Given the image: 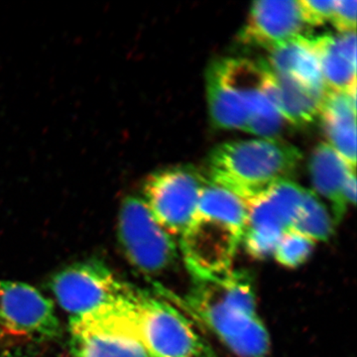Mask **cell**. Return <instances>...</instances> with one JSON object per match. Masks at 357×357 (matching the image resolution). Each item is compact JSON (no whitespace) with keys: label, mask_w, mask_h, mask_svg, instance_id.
I'll return each mask as SVG.
<instances>
[{"label":"cell","mask_w":357,"mask_h":357,"mask_svg":"<svg viewBox=\"0 0 357 357\" xmlns=\"http://www.w3.org/2000/svg\"><path fill=\"white\" fill-rule=\"evenodd\" d=\"M248 204L234 192L208 180L180 248L192 278H217L232 270L241 244Z\"/></svg>","instance_id":"obj_2"},{"label":"cell","mask_w":357,"mask_h":357,"mask_svg":"<svg viewBox=\"0 0 357 357\" xmlns=\"http://www.w3.org/2000/svg\"><path fill=\"white\" fill-rule=\"evenodd\" d=\"M50 287L59 306L69 312L70 318L112 304L131 289L96 260L75 263L61 270L54 275Z\"/></svg>","instance_id":"obj_9"},{"label":"cell","mask_w":357,"mask_h":357,"mask_svg":"<svg viewBox=\"0 0 357 357\" xmlns=\"http://www.w3.org/2000/svg\"><path fill=\"white\" fill-rule=\"evenodd\" d=\"M316 244L310 237L288 230L279 239L272 255L282 266L294 269L309 260Z\"/></svg>","instance_id":"obj_19"},{"label":"cell","mask_w":357,"mask_h":357,"mask_svg":"<svg viewBox=\"0 0 357 357\" xmlns=\"http://www.w3.org/2000/svg\"><path fill=\"white\" fill-rule=\"evenodd\" d=\"M328 91H344L356 83V31L312 37Z\"/></svg>","instance_id":"obj_15"},{"label":"cell","mask_w":357,"mask_h":357,"mask_svg":"<svg viewBox=\"0 0 357 357\" xmlns=\"http://www.w3.org/2000/svg\"><path fill=\"white\" fill-rule=\"evenodd\" d=\"M206 182L194 166L168 167L145 181L143 201L169 234L181 237L194 220Z\"/></svg>","instance_id":"obj_6"},{"label":"cell","mask_w":357,"mask_h":357,"mask_svg":"<svg viewBox=\"0 0 357 357\" xmlns=\"http://www.w3.org/2000/svg\"><path fill=\"white\" fill-rule=\"evenodd\" d=\"M344 197L347 206H354L356 199V176L352 172L345 182Z\"/></svg>","instance_id":"obj_22"},{"label":"cell","mask_w":357,"mask_h":357,"mask_svg":"<svg viewBox=\"0 0 357 357\" xmlns=\"http://www.w3.org/2000/svg\"><path fill=\"white\" fill-rule=\"evenodd\" d=\"M119 238L129 263L142 273H161L177 259L175 239L159 225L147 204L138 197L129 196L121 203Z\"/></svg>","instance_id":"obj_7"},{"label":"cell","mask_w":357,"mask_h":357,"mask_svg":"<svg viewBox=\"0 0 357 357\" xmlns=\"http://www.w3.org/2000/svg\"><path fill=\"white\" fill-rule=\"evenodd\" d=\"M206 96L211 121L217 128L248 131L250 112L245 95L225 69L222 59L206 70Z\"/></svg>","instance_id":"obj_12"},{"label":"cell","mask_w":357,"mask_h":357,"mask_svg":"<svg viewBox=\"0 0 357 357\" xmlns=\"http://www.w3.org/2000/svg\"><path fill=\"white\" fill-rule=\"evenodd\" d=\"M266 88L268 95L284 121L297 128L306 126L314 121L325 98L312 93L290 77L277 74L271 69Z\"/></svg>","instance_id":"obj_17"},{"label":"cell","mask_w":357,"mask_h":357,"mask_svg":"<svg viewBox=\"0 0 357 357\" xmlns=\"http://www.w3.org/2000/svg\"><path fill=\"white\" fill-rule=\"evenodd\" d=\"M304 194V188L284 180L246 203L248 217L241 244L249 255L264 259L273 253L280 237L292 229Z\"/></svg>","instance_id":"obj_8"},{"label":"cell","mask_w":357,"mask_h":357,"mask_svg":"<svg viewBox=\"0 0 357 357\" xmlns=\"http://www.w3.org/2000/svg\"><path fill=\"white\" fill-rule=\"evenodd\" d=\"M319 114L331 146L356 168V83L344 91H326Z\"/></svg>","instance_id":"obj_14"},{"label":"cell","mask_w":357,"mask_h":357,"mask_svg":"<svg viewBox=\"0 0 357 357\" xmlns=\"http://www.w3.org/2000/svg\"><path fill=\"white\" fill-rule=\"evenodd\" d=\"M307 25L299 0H258L251 4L239 38L244 44L269 49L295 37L305 36Z\"/></svg>","instance_id":"obj_11"},{"label":"cell","mask_w":357,"mask_h":357,"mask_svg":"<svg viewBox=\"0 0 357 357\" xmlns=\"http://www.w3.org/2000/svg\"><path fill=\"white\" fill-rule=\"evenodd\" d=\"M309 169L314 190L330 202L333 220L340 222L349 206L344 197L345 182L356 168L328 143L323 142L312 151Z\"/></svg>","instance_id":"obj_16"},{"label":"cell","mask_w":357,"mask_h":357,"mask_svg":"<svg viewBox=\"0 0 357 357\" xmlns=\"http://www.w3.org/2000/svg\"><path fill=\"white\" fill-rule=\"evenodd\" d=\"M136 331L149 357H215L184 314L166 300L136 289Z\"/></svg>","instance_id":"obj_4"},{"label":"cell","mask_w":357,"mask_h":357,"mask_svg":"<svg viewBox=\"0 0 357 357\" xmlns=\"http://www.w3.org/2000/svg\"><path fill=\"white\" fill-rule=\"evenodd\" d=\"M270 69L284 75L316 95L325 96L326 89L319 59L312 37L298 36L267 49Z\"/></svg>","instance_id":"obj_13"},{"label":"cell","mask_w":357,"mask_h":357,"mask_svg":"<svg viewBox=\"0 0 357 357\" xmlns=\"http://www.w3.org/2000/svg\"><path fill=\"white\" fill-rule=\"evenodd\" d=\"M299 4L307 25H321L331 20L335 0H299Z\"/></svg>","instance_id":"obj_20"},{"label":"cell","mask_w":357,"mask_h":357,"mask_svg":"<svg viewBox=\"0 0 357 357\" xmlns=\"http://www.w3.org/2000/svg\"><path fill=\"white\" fill-rule=\"evenodd\" d=\"M7 337H8V335H7L3 331L0 330V340H4V338H6Z\"/></svg>","instance_id":"obj_24"},{"label":"cell","mask_w":357,"mask_h":357,"mask_svg":"<svg viewBox=\"0 0 357 357\" xmlns=\"http://www.w3.org/2000/svg\"><path fill=\"white\" fill-rule=\"evenodd\" d=\"M185 304L237 356H269V333L256 311L255 286L245 271L194 278Z\"/></svg>","instance_id":"obj_1"},{"label":"cell","mask_w":357,"mask_h":357,"mask_svg":"<svg viewBox=\"0 0 357 357\" xmlns=\"http://www.w3.org/2000/svg\"><path fill=\"white\" fill-rule=\"evenodd\" d=\"M50 300L21 282L0 280V330L7 335L50 340L60 333Z\"/></svg>","instance_id":"obj_10"},{"label":"cell","mask_w":357,"mask_h":357,"mask_svg":"<svg viewBox=\"0 0 357 357\" xmlns=\"http://www.w3.org/2000/svg\"><path fill=\"white\" fill-rule=\"evenodd\" d=\"M0 357H32V356L20 349H13V351H0Z\"/></svg>","instance_id":"obj_23"},{"label":"cell","mask_w":357,"mask_h":357,"mask_svg":"<svg viewBox=\"0 0 357 357\" xmlns=\"http://www.w3.org/2000/svg\"><path fill=\"white\" fill-rule=\"evenodd\" d=\"M301 158L297 147L279 138L229 141L208 155V180L248 203L276 183L290 180Z\"/></svg>","instance_id":"obj_3"},{"label":"cell","mask_w":357,"mask_h":357,"mask_svg":"<svg viewBox=\"0 0 357 357\" xmlns=\"http://www.w3.org/2000/svg\"><path fill=\"white\" fill-rule=\"evenodd\" d=\"M70 331L76 357H149L138 340L129 298L70 318Z\"/></svg>","instance_id":"obj_5"},{"label":"cell","mask_w":357,"mask_h":357,"mask_svg":"<svg viewBox=\"0 0 357 357\" xmlns=\"http://www.w3.org/2000/svg\"><path fill=\"white\" fill-rule=\"evenodd\" d=\"M356 0H335L330 21L340 33L356 31Z\"/></svg>","instance_id":"obj_21"},{"label":"cell","mask_w":357,"mask_h":357,"mask_svg":"<svg viewBox=\"0 0 357 357\" xmlns=\"http://www.w3.org/2000/svg\"><path fill=\"white\" fill-rule=\"evenodd\" d=\"M335 225L333 215L316 192L305 189L302 206L292 230L318 243L328 241L333 236Z\"/></svg>","instance_id":"obj_18"}]
</instances>
